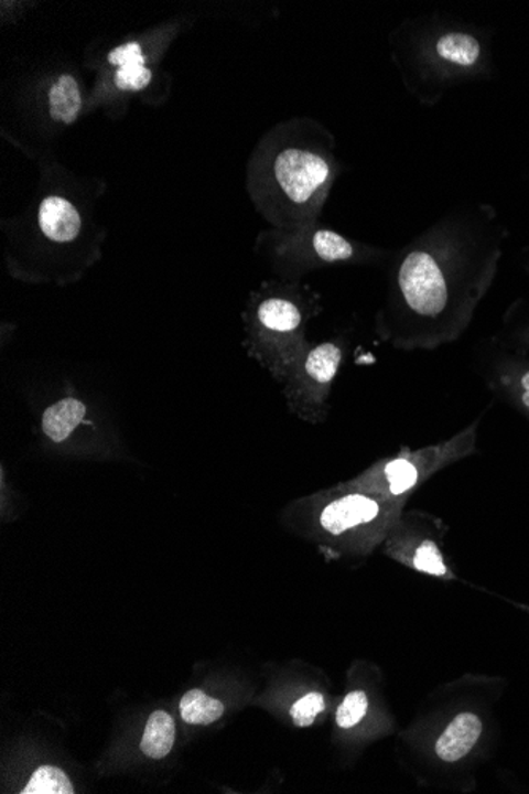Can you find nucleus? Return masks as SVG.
Listing matches in <instances>:
<instances>
[{
    "label": "nucleus",
    "mask_w": 529,
    "mask_h": 794,
    "mask_svg": "<svg viewBox=\"0 0 529 794\" xmlns=\"http://www.w3.org/2000/svg\"><path fill=\"white\" fill-rule=\"evenodd\" d=\"M505 237L492 208L466 206L391 254L378 339L404 353L462 339L492 288Z\"/></svg>",
    "instance_id": "nucleus-1"
},
{
    "label": "nucleus",
    "mask_w": 529,
    "mask_h": 794,
    "mask_svg": "<svg viewBox=\"0 0 529 794\" xmlns=\"http://www.w3.org/2000/svg\"><path fill=\"white\" fill-rule=\"evenodd\" d=\"M390 43L406 88L425 105L438 104L445 90L479 74L487 60L479 35L441 17L406 21Z\"/></svg>",
    "instance_id": "nucleus-2"
},
{
    "label": "nucleus",
    "mask_w": 529,
    "mask_h": 794,
    "mask_svg": "<svg viewBox=\"0 0 529 794\" xmlns=\"http://www.w3.org/2000/svg\"><path fill=\"white\" fill-rule=\"evenodd\" d=\"M335 176L327 148L313 141H281L260 165V205L279 230L310 226Z\"/></svg>",
    "instance_id": "nucleus-3"
},
{
    "label": "nucleus",
    "mask_w": 529,
    "mask_h": 794,
    "mask_svg": "<svg viewBox=\"0 0 529 794\" xmlns=\"http://www.w3.org/2000/svg\"><path fill=\"white\" fill-rule=\"evenodd\" d=\"M315 310L313 297L299 286L270 288L253 299L248 319L249 347L278 383L307 346L304 325Z\"/></svg>",
    "instance_id": "nucleus-4"
},
{
    "label": "nucleus",
    "mask_w": 529,
    "mask_h": 794,
    "mask_svg": "<svg viewBox=\"0 0 529 794\" xmlns=\"http://www.w3.org/2000/svg\"><path fill=\"white\" fill-rule=\"evenodd\" d=\"M344 355L346 341L341 339L307 344L296 355L281 383L289 411L313 423L327 417L330 395Z\"/></svg>",
    "instance_id": "nucleus-5"
},
{
    "label": "nucleus",
    "mask_w": 529,
    "mask_h": 794,
    "mask_svg": "<svg viewBox=\"0 0 529 794\" xmlns=\"http://www.w3.org/2000/svg\"><path fill=\"white\" fill-rule=\"evenodd\" d=\"M274 259L284 271H306L319 265L379 264L391 251L379 246L349 240L330 228L310 226L277 232Z\"/></svg>",
    "instance_id": "nucleus-6"
},
{
    "label": "nucleus",
    "mask_w": 529,
    "mask_h": 794,
    "mask_svg": "<svg viewBox=\"0 0 529 794\" xmlns=\"http://www.w3.org/2000/svg\"><path fill=\"white\" fill-rule=\"evenodd\" d=\"M477 429H479V420L440 446L386 460L365 474L361 485L368 492L378 493L380 498H401L414 491L417 485L430 476L436 468L474 452Z\"/></svg>",
    "instance_id": "nucleus-7"
},
{
    "label": "nucleus",
    "mask_w": 529,
    "mask_h": 794,
    "mask_svg": "<svg viewBox=\"0 0 529 794\" xmlns=\"http://www.w3.org/2000/svg\"><path fill=\"white\" fill-rule=\"evenodd\" d=\"M395 516L397 506L393 502L364 492H350L322 507L319 527L332 538H343L357 532L382 535Z\"/></svg>",
    "instance_id": "nucleus-8"
},
{
    "label": "nucleus",
    "mask_w": 529,
    "mask_h": 794,
    "mask_svg": "<svg viewBox=\"0 0 529 794\" xmlns=\"http://www.w3.org/2000/svg\"><path fill=\"white\" fill-rule=\"evenodd\" d=\"M488 389L529 419V355L503 354L488 362L484 373Z\"/></svg>",
    "instance_id": "nucleus-9"
},
{
    "label": "nucleus",
    "mask_w": 529,
    "mask_h": 794,
    "mask_svg": "<svg viewBox=\"0 0 529 794\" xmlns=\"http://www.w3.org/2000/svg\"><path fill=\"white\" fill-rule=\"evenodd\" d=\"M393 552L397 557L406 558L415 571L433 578H449V568L440 543L430 535H415L414 527L393 538Z\"/></svg>",
    "instance_id": "nucleus-10"
},
{
    "label": "nucleus",
    "mask_w": 529,
    "mask_h": 794,
    "mask_svg": "<svg viewBox=\"0 0 529 794\" xmlns=\"http://www.w3.org/2000/svg\"><path fill=\"white\" fill-rule=\"evenodd\" d=\"M482 730H484V725L476 713H458L438 739V758L445 763H456V761L463 760L479 742Z\"/></svg>",
    "instance_id": "nucleus-11"
},
{
    "label": "nucleus",
    "mask_w": 529,
    "mask_h": 794,
    "mask_svg": "<svg viewBox=\"0 0 529 794\" xmlns=\"http://www.w3.org/2000/svg\"><path fill=\"white\" fill-rule=\"evenodd\" d=\"M82 216L67 198L50 195L39 210V227L48 240L71 243L82 232Z\"/></svg>",
    "instance_id": "nucleus-12"
},
{
    "label": "nucleus",
    "mask_w": 529,
    "mask_h": 794,
    "mask_svg": "<svg viewBox=\"0 0 529 794\" xmlns=\"http://www.w3.org/2000/svg\"><path fill=\"white\" fill-rule=\"evenodd\" d=\"M86 416H88V406L79 398H63L48 406L43 412V433L53 442H64L85 422Z\"/></svg>",
    "instance_id": "nucleus-13"
},
{
    "label": "nucleus",
    "mask_w": 529,
    "mask_h": 794,
    "mask_svg": "<svg viewBox=\"0 0 529 794\" xmlns=\"http://www.w3.org/2000/svg\"><path fill=\"white\" fill-rule=\"evenodd\" d=\"M83 99L78 82L72 75H61L48 93L50 116L56 122L74 125L82 110Z\"/></svg>",
    "instance_id": "nucleus-14"
},
{
    "label": "nucleus",
    "mask_w": 529,
    "mask_h": 794,
    "mask_svg": "<svg viewBox=\"0 0 529 794\" xmlns=\"http://www.w3.org/2000/svg\"><path fill=\"white\" fill-rule=\"evenodd\" d=\"M175 738L176 727L172 716L164 710H155L144 728L140 744L141 752L152 760H162L172 752Z\"/></svg>",
    "instance_id": "nucleus-15"
},
{
    "label": "nucleus",
    "mask_w": 529,
    "mask_h": 794,
    "mask_svg": "<svg viewBox=\"0 0 529 794\" xmlns=\"http://www.w3.org/2000/svg\"><path fill=\"white\" fill-rule=\"evenodd\" d=\"M223 702L209 698L202 690H191L181 699L180 712L183 720L190 725H212L224 716Z\"/></svg>",
    "instance_id": "nucleus-16"
},
{
    "label": "nucleus",
    "mask_w": 529,
    "mask_h": 794,
    "mask_svg": "<svg viewBox=\"0 0 529 794\" xmlns=\"http://www.w3.org/2000/svg\"><path fill=\"white\" fill-rule=\"evenodd\" d=\"M23 794H74V785L63 770L56 766H42L34 772L24 786Z\"/></svg>",
    "instance_id": "nucleus-17"
},
{
    "label": "nucleus",
    "mask_w": 529,
    "mask_h": 794,
    "mask_svg": "<svg viewBox=\"0 0 529 794\" xmlns=\"http://www.w3.org/2000/svg\"><path fill=\"white\" fill-rule=\"evenodd\" d=\"M366 710H368V696L365 691H350L336 710V723L344 730L354 728L365 719Z\"/></svg>",
    "instance_id": "nucleus-18"
},
{
    "label": "nucleus",
    "mask_w": 529,
    "mask_h": 794,
    "mask_svg": "<svg viewBox=\"0 0 529 794\" xmlns=\"http://www.w3.org/2000/svg\"><path fill=\"white\" fill-rule=\"evenodd\" d=\"M325 709V699L321 694H307L290 709V717L299 728H307L314 723L319 713Z\"/></svg>",
    "instance_id": "nucleus-19"
},
{
    "label": "nucleus",
    "mask_w": 529,
    "mask_h": 794,
    "mask_svg": "<svg viewBox=\"0 0 529 794\" xmlns=\"http://www.w3.org/2000/svg\"><path fill=\"white\" fill-rule=\"evenodd\" d=\"M152 72L147 65L132 64L118 68L115 74V83L119 89L137 93L150 86Z\"/></svg>",
    "instance_id": "nucleus-20"
},
{
    "label": "nucleus",
    "mask_w": 529,
    "mask_h": 794,
    "mask_svg": "<svg viewBox=\"0 0 529 794\" xmlns=\"http://www.w3.org/2000/svg\"><path fill=\"white\" fill-rule=\"evenodd\" d=\"M108 63L118 68L132 64L147 65V57H144L139 43L130 42L110 51V54H108Z\"/></svg>",
    "instance_id": "nucleus-21"
},
{
    "label": "nucleus",
    "mask_w": 529,
    "mask_h": 794,
    "mask_svg": "<svg viewBox=\"0 0 529 794\" xmlns=\"http://www.w3.org/2000/svg\"><path fill=\"white\" fill-rule=\"evenodd\" d=\"M510 341L518 347V353L529 351V319L521 324H514L510 329ZM516 347V350H517Z\"/></svg>",
    "instance_id": "nucleus-22"
},
{
    "label": "nucleus",
    "mask_w": 529,
    "mask_h": 794,
    "mask_svg": "<svg viewBox=\"0 0 529 794\" xmlns=\"http://www.w3.org/2000/svg\"><path fill=\"white\" fill-rule=\"evenodd\" d=\"M525 268H527V271L529 273V246L527 249H525Z\"/></svg>",
    "instance_id": "nucleus-23"
}]
</instances>
